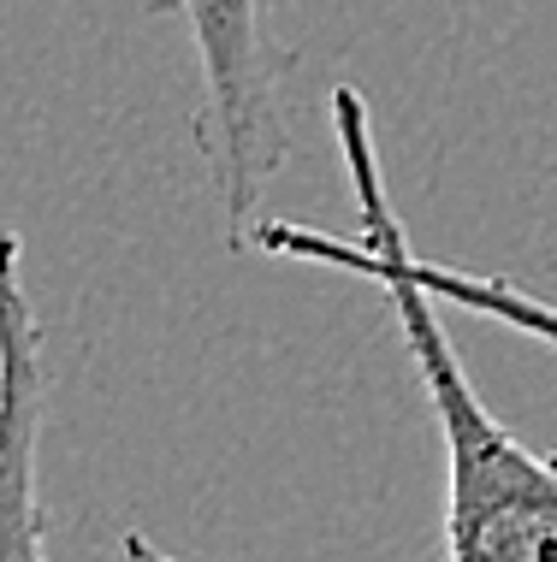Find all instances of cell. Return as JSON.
Masks as SVG:
<instances>
[{
    "instance_id": "cell-1",
    "label": "cell",
    "mask_w": 557,
    "mask_h": 562,
    "mask_svg": "<svg viewBox=\"0 0 557 562\" xmlns=\"http://www.w3.org/2000/svg\"><path fill=\"white\" fill-rule=\"evenodd\" d=\"M249 249L303 267H333L368 279L386 296L410 361L427 391L433 427L445 438V557L450 562H557V450H534L480 403L469 385L450 331L439 321L445 302L415 279L368 261L350 237L314 232L297 220H261Z\"/></svg>"
},
{
    "instance_id": "cell-5",
    "label": "cell",
    "mask_w": 557,
    "mask_h": 562,
    "mask_svg": "<svg viewBox=\"0 0 557 562\" xmlns=\"http://www.w3.org/2000/svg\"><path fill=\"white\" fill-rule=\"evenodd\" d=\"M125 562H190V557H178V551H167V544H155L143 533H125Z\"/></svg>"
},
{
    "instance_id": "cell-4",
    "label": "cell",
    "mask_w": 557,
    "mask_h": 562,
    "mask_svg": "<svg viewBox=\"0 0 557 562\" xmlns=\"http://www.w3.org/2000/svg\"><path fill=\"white\" fill-rule=\"evenodd\" d=\"M42 321L24 291V237L0 225V562L48 557V497H42Z\"/></svg>"
},
{
    "instance_id": "cell-2",
    "label": "cell",
    "mask_w": 557,
    "mask_h": 562,
    "mask_svg": "<svg viewBox=\"0 0 557 562\" xmlns=\"http://www.w3.org/2000/svg\"><path fill=\"white\" fill-rule=\"evenodd\" d=\"M148 12L172 19L190 42L202 83L196 155L208 166L232 249H249V232L267 220V184L291 160V119H285V71L297 66V48L285 36L291 0H148Z\"/></svg>"
},
{
    "instance_id": "cell-3",
    "label": "cell",
    "mask_w": 557,
    "mask_h": 562,
    "mask_svg": "<svg viewBox=\"0 0 557 562\" xmlns=\"http://www.w3.org/2000/svg\"><path fill=\"white\" fill-rule=\"evenodd\" d=\"M326 119H333V143H338V160H344V178L356 190V207H363V237H350L368 261H380L403 279H415L421 291H433L445 308H469L480 321H499L522 338H539L557 349V302L522 291L516 279L504 272H469V267H450V261H421L403 237V220L391 207V190H386V172H380V143H374V119H368V101L356 83H333L326 95Z\"/></svg>"
}]
</instances>
